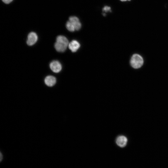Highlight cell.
Returning a JSON list of instances; mask_svg holds the SVG:
<instances>
[{"label":"cell","instance_id":"obj_1","mask_svg":"<svg viewBox=\"0 0 168 168\" xmlns=\"http://www.w3.org/2000/svg\"><path fill=\"white\" fill-rule=\"evenodd\" d=\"M69 43L68 40L66 37L64 36L59 35L56 38L54 47L58 52H63L68 47Z\"/></svg>","mask_w":168,"mask_h":168},{"label":"cell","instance_id":"obj_2","mask_svg":"<svg viewBox=\"0 0 168 168\" xmlns=\"http://www.w3.org/2000/svg\"><path fill=\"white\" fill-rule=\"evenodd\" d=\"M144 60L142 57L138 54H134L131 56L130 63L133 68L138 69L141 68L143 65Z\"/></svg>","mask_w":168,"mask_h":168},{"label":"cell","instance_id":"obj_3","mask_svg":"<svg viewBox=\"0 0 168 168\" xmlns=\"http://www.w3.org/2000/svg\"><path fill=\"white\" fill-rule=\"evenodd\" d=\"M50 68L52 71L55 73L59 72L62 69L61 64L58 61H53L50 64Z\"/></svg>","mask_w":168,"mask_h":168},{"label":"cell","instance_id":"obj_4","mask_svg":"<svg viewBox=\"0 0 168 168\" xmlns=\"http://www.w3.org/2000/svg\"><path fill=\"white\" fill-rule=\"evenodd\" d=\"M73 26L74 27L75 30H78L80 29L81 24L79 19L76 16H70L69 19Z\"/></svg>","mask_w":168,"mask_h":168},{"label":"cell","instance_id":"obj_5","mask_svg":"<svg viewBox=\"0 0 168 168\" xmlns=\"http://www.w3.org/2000/svg\"><path fill=\"white\" fill-rule=\"evenodd\" d=\"M37 40L38 36L36 33L34 32H31L28 36L27 44L28 45L32 46L36 43Z\"/></svg>","mask_w":168,"mask_h":168},{"label":"cell","instance_id":"obj_6","mask_svg":"<svg viewBox=\"0 0 168 168\" xmlns=\"http://www.w3.org/2000/svg\"><path fill=\"white\" fill-rule=\"evenodd\" d=\"M116 142L117 144L119 146L121 147H124L127 144L128 139L125 136L121 135L117 137Z\"/></svg>","mask_w":168,"mask_h":168},{"label":"cell","instance_id":"obj_7","mask_svg":"<svg viewBox=\"0 0 168 168\" xmlns=\"http://www.w3.org/2000/svg\"><path fill=\"white\" fill-rule=\"evenodd\" d=\"M80 45L79 42L76 40H72L68 44L69 49L73 52H76L79 48Z\"/></svg>","mask_w":168,"mask_h":168},{"label":"cell","instance_id":"obj_8","mask_svg":"<svg viewBox=\"0 0 168 168\" xmlns=\"http://www.w3.org/2000/svg\"><path fill=\"white\" fill-rule=\"evenodd\" d=\"M56 78L52 76H47L44 79L45 84L49 86H54L56 83Z\"/></svg>","mask_w":168,"mask_h":168},{"label":"cell","instance_id":"obj_9","mask_svg":"<svg viewBox=\"0 0 168 168\" xmlns=\"http://www.w3.org/2000/svg\"><path fill=\"white\" fill-rule=\"evenodd\" d=\"M66 27L67 29L71 32H73L75 30L74 27L73 26L71 23L69 21H68L66 24Z\"/></svg>","mask_w":168,"mask_h":168},{"label":"cell","instance_id":"obj_10","mask_svg":"<svg viewBox=\"0 0 168 168\" xmlns=\"http://www.w3.org/2000/svg\"><path fill=\"white\" fill-rule=\"evenodd\" d=\"M102 10L104 12V13H103V14L105 13V12H110L111 8L109 6H105L103 8Z\"/></svg>","mask_w":168,"mask_h":168},{"label":"cell","instance_id":"obj_11","mask_svg":"<svg viewBox=\"0 0 168 168\" xmlns=\"http://www.w3.org/2000/svg\"><path fill=\"white\" fill-rule=\"evenodd\" d=\"M2 1L5 3L8 4L12 2L13 0H2Z\"/></svg>","mask_w":168,"mask_h":168},{"label":"cell","instance_id":"obj_12","mask_svg":"<svg viewBox=\"0 0 168 168\" xmlns=\"http://www.w3.org/2000/svg\"><path fill=\"white\" fill-rule=\"evenodd\" d=\"M3 159V155L1 152H0V161L1 162Z\"/></svg>","mask_w":168,"mask_h":168},{"label":"cell","instance_id":"obj_13","mask_svg":"<svg viewBox=\"0 0 168 168\" xmlns=\"http://www.w3.org/2000/svg\"><path fill=\"white\" fill-rule=\"evenodd\" d=\"M120 0L122 1H130V0Z\"/></svg>","mask_w":168,"mask_h":168}]
</instances>
